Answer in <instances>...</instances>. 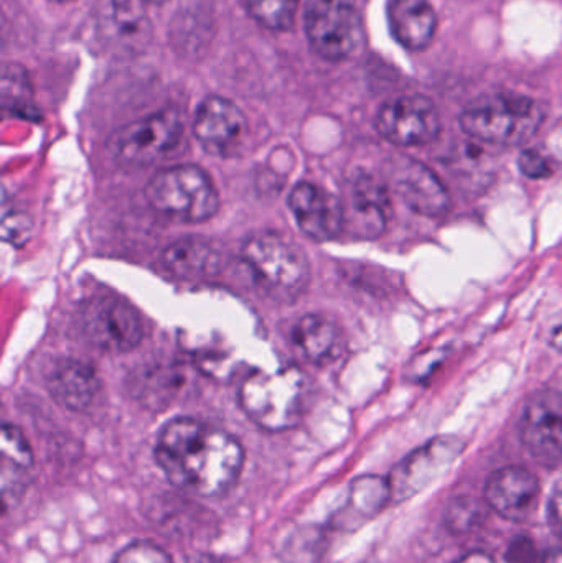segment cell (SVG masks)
Here are the masks:
<instances>
[{"mask_svg": "<svg viewBox=\"0 0 562 563\" xmlns=\"http://www.w3.org/2000/svg\"><path fill=\"white\" fill-rule=\"evenodd\" d=\"M299 3L300 0H246L250 15L271 30L293 29Z\"/></svg>", "mask_w": 562, "mask_h": 563, "instance_id": "26", "label": "cell"}, {"mask_svg": "<svg viewBox=\"0 0 562 563\" xmlns=\"http://www.w3.org/2000/svg\"><path fill=\"white\" fill-rule=\"evenodd\" d=\"M310 397L312 383L296 366L251 374L240 389L241 409L267 432L296 429L309 410Z\"/></svg>", "mask_w": 562, "mask_h": 563, "instance_id": "2", "label": "cell"}, {"mask_svg": "<svg viewBox=\"0 0 562 563\" xmlns=\"http://www.w3.org/2000/svg\"><path fill=\"white\" fill-rule=\"evenodd\" d=\"M145 2L157 3V2H164V0H145Z\"/></svg>", "mask_w": 562, "mask_h": 563, "instance_id": "37", "label": "cell"}, {"mask_svg": "<svg viewBox=\"0 0 562 563\" xmlns=\"http://www.w3.org/2000/svg\"><path fill=\"white\" fill-rule=\"evenodd\" d=\"M184 141L185 122L181 112L175 108H165L118 129L109 137L108 148L121 164L148 167L177 154Z\"/></svg>", "mask_w": 562, "mask_h": 563, "instance_id": "6", "label": "cell"}, {"mask_svg": "<svg viewBox=\"0 0 562 563\" xmlns=\"http://www.w3.org/2000/svg\"><path fill=\"white\" fill-rule=\"evenodd\" d=\"M484 516V508L474 498H461L452 503L451 508L448 509L445 522L452 532L462 534L482 525Z\"/></svg>", "mask_w": 562, "mask_h": 563, "instance_id": "27", "label": "cell"}, {"mask_svg": "<svg viewBox=\"0 0 562 563\" xmlns=\"http://www.w3.org/2000/svg\"><path fill=\"white\" fill-rule=\"evenodd\" d=\"M304 29L310 48L330 63L349 59L363 38V22L355 0H307Z\"/></svg>", "mask_w": 562, "mask_h": 563, "instance_id": "7", "label": "cell"}, {"mask_svg": "<svg viewBox=\"0 0 562 563\" xmlns=\"http://www.w3.org/2000/svg\"><path fill=\"white\" fill-rule=\"evenodd\" d=\"M548 519H550L551 529L554 534L562 538V492L551 498L550 509H548Z\"/></svg>", "mask_w": 562, "mask_h": 563, "instance_id": "32", "label": "cell"}, {"mask_svg": "<svg viewBox=\"0 0 562 563\" xmlns=\"http://www.w3.org/2000/svg\"><path fill=\"white\" fill-rule=\"evenodd\" d=\"M454 563H495L494 559L491 555L485 554V552H471V554L464 555V558L459 559L458 562Z\"/></svg>", "mask_w": 562, "mask_h": 563, "instance_id": "34", "label": "cell"}, {"mask_svg": "<svg viewBox=\"0 0 562 563\" xmlns=\"http://www.w3.org/2000/svg\"><path fill=\"white\" fill-rule=\"evenodd\" d=\"M392 503L388 479L375 475L360 476L350 486V496L342 511L337 512L333 526L342 531H355L372 521Z\"/></svg>", "mask_w": 562, "mask_h": 563, "instance_id": "22", "label": "cell"}, {"mask_svg": "<svg viewBox=\"0 0 562 563\" xmlns=\"http://www.w3.org/2000/svg\"><path fill=\"white\" fill-rule=\"evenodd\" d=\"M392 217L388 187L372 175L356 177L350 190L349 207H345V228L360 240H376L385 233Z\"/></svg>", "mask_w": 562, "mask_h": 563, "instance_id": "15", "label": "cell"}, {"mask_svg": "<svg viewBox=\"0 0 562 563\" xmlns=\"http://www.w3.org/2000/svg\"><path fill=\"white\" fill-rule=\"evenodd\" d=\"M543 563H562V549H551L544 554Z\"/></svg>", "mask_w": 562, "mask_h": 563, "instance_id": "35", "label": "cell"}, {"mask_svg": "<svg viewBox=\"0 0 562 563\" xmlns=\"http://www.w3.org/2000/svg\"><path fill=\"white\" fill-rule=\"evenodd\" d=\"M33 452L22 430L12 423L2 427L0 437V489L3 515L22 501L30 485Z\"/></svg>", "mask_w": 562, "mask_h": 563, "instance_id": "17", "label": "cell"}, {"mask_svg": "<svg viewBox=\"0 0 562 563\" xmlns=\"http://www.w3.org/2000/svg\"><path fill=\"white\" fill-rule=\"evenodd\" d=\"M104 23L106 33L119 48L135 52L151 42V20L137 0H112Z\"/></svg>", "mask_w": 562, "mask_h": 563, "instance_id": "23", "label": "cell"}, {"mask_svg": "<svg viewBox=\"0 0 562 563\" xmlns=\"http://www.w3.org/2000/svg\"><path fill=\"white\" fill-rule=\"evenodd\" d=\"M161 263L174 279L200 284L220 273L221 254L203 238H181L162 253Z\"/></svg>", "mask_w": 562, "mask_h": 563, "instance_id": "19", "label": "cell"}, {"mask_svg": "<svg viewBox=\"0 0 562 563\" xmlns=\"http://www.w3.org/2000/svg\"><path fill=\"white\" fill-rule=\"evenodd\" d=\"M461 439L452 435L436 437L421 449L409 453L389 473L392 503L408 501L441 478L464 452Z\"/></svg>", "mask_w": 562, "mask_h": 563, "instance_id": "9", "label": "cell"}, {"mask_svg": "<svg viewBox=\"0 0 562 563\" xmlns=\"http://www.w3.org/2000/svg\"><path fill=\"white\" fill-rule=\"evenodd\" d=\"M194 132L207 154L230 158L246 139L247 119L230 99L208 96L198 106Z\"/></svg>", "mask_w": 562, "mask_h": 563, "instance_id": "12", "label": "cell"}, {"mask_svg": "<svg viewBox=\"0 0 562 563\" xmlns=\"http://www.w3.org/2000/svg\"><path fill=\"white\" fill-rule=\"evenodd\" d=\"M79 323L89 343L112 353L134 350L145 336L144 318L119 295L89 298L81 308Z\"/></svg>", "mask_w": 562, "mask_h": 563, "instance_id": "8", "label": "cell"}, {"mask_svg": "<svg viewBox=\"0 0 562 563\" xmlns=\"http://www.w3.org/2000/svg\"><path fill=\"white\" fill-rule=\"evenodd\" d=\"M2 102L5 111L30 118L38 114L33 104V89L30 85L29 73L15 63H7L2 73Z\"/></svg>", "mask_w": 562, "mask_h": 563, "instance_id": "25", "label": "cell"}, {"mask_svg": "<svg viewBox=\"0 0 562 563\" xmlns=\"http://www.w3.org/2000/svg\"><path fill=\"white\" fill-rule=\"evenodd\" d=\"M185 563H224V561L218 555L210 554V552H194V554L188 555Z\"/></svg>", "mask_w": 562, "mask_h": 563, "instance_id": "33", "label": "cell"}, {"mask_svg": "<svg viewBox=\"0 0 562 563\" xmlns=\"http://www.w3.org/2000/svg\"><path fill=\"white\" fill-rule=\"evenodd\" d=\"M53 400L71 410L85 412L95 404L101 383L91 364L81 360H62L53 366L46 380Z\"/></svg>", "mask_w": 562, "mask_h": 563, "instance_id": "18", "label": "cell"}, {"mask_svg": "<svg viewBox=\"0 0 562 563\" xmlns=\"http://www.w3.org/2000/svg\"><path fill=\"white\" fill-rule=\"evenodd\" d=\"M541 486L537 476L524 466H505L488 478L485 501L502 518L520 522L538 508Z\"/></svg>", "mask_w": 562, "mask_h": 563, "instance_id": "14", "label": "cell"}, {"mask_svg": "<svg viewBox=\"0 0 562 563\" xmlns=\"http://www.w3.org/2000/svg\"><path fill=\"white\" fill-rule=\"evenodd\" d=\"M553 346L557 347V350L562 351V324H560V327H558V330L554 331Z\"/></svg>", "mask_w": 562, "mask_h": 563, "instance_id": "36", "label": "cell"}, {"mask_svg": "<svg viewBox=\"0 0 562 563\" xmlns=\"http://www.w3.org/2000/svg\"><path fill=\"white\" fill-rule=\"evenodd\" d=\"M52 2L63 3V2H69V0H52Z\"/></svg>", "mask_w": 562, "mask_h": 563, "instance_id": "38", "label": "cell"}, {"mask_svg": "<svg viewBox=\"0 0 562 563\" xmlns=\"http://www.w3.org/2000/svg\"><path fill=\"white\" fill-rule=\"evenodd\" d=\"M243 260L254 279L271 297L294 301L310 282V264L299 244L276 231L253 234L243 246Z\"/></svg>", "mask_w": 562, "mask_h": 563, "instance_id": "5", "label": "cell"}, {"mask_svg": "<svg viewBox=\"0 0 562 563\" xmlns=\"http://www.w3.org/2000/svg\"><path fill=\"white\" fill-rule=\"evenodd\" d=\"M289 208L302 233L317 243L335 240L345 230V207L342 201L309 181L293 188Z\"/></svg>", "mask_w": 562, "mask_h": 563, "instance_id": "13", "label": "cell"}, {"mask_svg": "<svg viewBox=\"0 0 562 563\" xmlns=\"http://www.w3.org/2000/svg\"><path fill=\"white\" fill-rule=\"evenodd\" d=\"M111 563H174V561L164 549L152 542L141 541L122 549Z\"/></svg>", "mask_w": 562, "mask_h": 563, "instance_id": "28", "label": "cell"}, {"mask_svg": "<svg viewBox=\"0 0 562 563\" xmlns=\"http://www.w3.org/2000/svg\"><path fill=\"white\" fill-rule=\"evenodd\" d=\"M190 384L187 367L178 364H157L141 373L137 383V397L151 409H165L170 406Z\"/></svg>", "mask_w": 562, "mask_h": 563, "instance_id": "24", "label": "cell"}, {"mask_svg": "<svg viewBox=\"0 0 562 563\" xmlns=\"http://www.w3.org/2000/svg\"><path fill=\"white\" fill-rule=\"evenodd\" d=\"M505 561L508 563H538L537 548L530 538H517L508 548Z\"/></svg>", "mask_w": 562, "mask_h": 563, "instance_id": "31", "label": "cell"}, {"mask_svg": "<svg viewBox=\"0 0 562 563\" xmlns=\"http://www.w3.org/2000/svg\"><path fill=\"white\" fill-rule=\"evenodd\" d=\"M521 442L544 468L562 465V393L543 389L533 394L521 413Z\"/></svg>", "mask_w": 562, "mask_h": 563, "instance_id": "11", "label": "cell"}, {"mask_svg": "<svg viewBox=\"0 0 562 563\" xmlns=\"http://www.w3.org/2000/svg\"><path fill=\"white\" fill-rule=\"evenodd\" d=\"M379 134L398 147H422L441 134V115L422 95L399 96L386 101L376 114Z\"/></svg>", "mask_w": 562, "mask_h": 563, "instance_id": "10", "label": "cell"}, {"mask_svg": "<svg viewBox=\"0 0 562 563\" xmlns=\"http://www.w3.org/2000/svg\"><path fill=\"white\" fill-rule=\"evenodd\" d=\"M518 168L525 177L531 178V180H543L557 172V164L540 151L528 148L518 157Z\"/></svg>", "mask_w": 562, "mask_h": 563, "instance_id": "29", "label": "cell"}, {"mask_svg": "<svg viewBox=\"0 0 562 563\" xmlns=\"http://www.w3.org/2000/svg\"><path fill=\"white\" fill-rule=\"evenodd\" d=\"M388 23L399 45L422 52L438 32V13L429 0H389Z\"/></svg>", "mask_w": 562, "mask_h": 563, "instance_id": "20", "label": "cell"}, {"mask_svg": "<svg viewBox=\"0 0 562 563\" xmlns=\"http://www.w3.org/2000/svg\"><path fill=\"white\" fill-rule=\"evenodd\" d=\"M3 241L9 244H22L29 240L32 224L25 214L13 213L3 217Z\"/></svg>", "mask_w": 562, "mask_h": 563, "instance_id": "30", "label": "cell"}, {"mask_svg": "<svg viewBox=\"0 0 562 563\" xmlns=\"http://www.w3.org/2000/svg\"><path fill=\"white\" fill-rule=\"evenodd\" d=\"M290 341L304 360L319 366L339 360L345 347L339 324L316 313L306 314L294 324Z\"/></svg>", "mask_w": 562, "mask_h": 563, "instance_id": "21", "label": "cell"}, {"mask_svg": "<svg viewBox=\"0 0 562 563\" xmlns=\"http://www.w3.org/2000/svg\"><path fill=\"white\" fill-rule=\"evenodd\" d=\"M544 114L533 99L520 95H494L477 99L459 118L464 134L502 147L527 144L540 131Z\"/></svg>", "mask_w": 562, "mask_h": 563, "instance_id": "3", "label": "cell"}, {"mask_svg": "<svg viewBox=\"0 0 562 563\" xmlns=\"http://www.w3.org/2000/svg\"><path fill=\"white\" fill-rule=\"evenodd\" d=\"M392 180L399 197L415 213L439 217L451 207V197L441 178L422 162L399 157Z\"/></svg>", "mask_w": 562, "mask_h": 563, "instance_id": "16", "label": "cell"}, {"mask_svg": "<svg viewBox=\"0 0 562 563\" xmlns=\"http://www.w3.org/2000/svg\"><path fill=\"white\" fill-rule=\"evenodd\" d=\"M155 462L172 486L201 498L233 488L244 466L240 440L191 417H177L158 432Z\"/></svg>", "mask_w": 562, "mask_h": 563, "instance_id": "1", "label": "cell"}, {"mask_svg": "<svg viewBox=\"0 0 562 563\" xmlns=\"http://www.w3.org/2000/svg\"><path fill=\"white\" fill-rule=\"evenodd\" d=\"M152 210L175 223L200 224L220 210L210 175L197 165H174L155 174L145 187Z\"/></svg>", "mask_w": 562, "mask_h": 563, "instance_id": "4", "label": "cell"}]
</instances>
